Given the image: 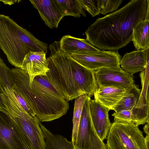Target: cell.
I'll use <instances>...</instances> for the list:
<instances>
[{
  "instance_id": "27",
  "label": "cell",
  "mask_w": 149,
  "mask_h": 149,
  "mask_svg": "<svg viewBox=\"0 0 149 149\" xmlns=\"http://www.w3.org/2000/svg\"><path fill=\"white\" fill-rule=\"evenodd\" d=\"M21 0H0L5 4H8L11 5L17 2H19Z\"/></svg>"
},
{
  "instance_id": "15",
  "label": "cell",
  "mask_w": 149,
  "mask_h": 149,
  "mask_svg": "<svg viewBox=\"0 0 149 149\" xmlns=\"http://www.w3.org/2000/svg\"><path fill=\"white\" fill-rule=\"evenodd\" d=\"M128 87H98L94 94V99L112 110L123 97Z\"/></svg>"
},
{
  "instance_id": "29",
  "label": "cell",
  "mask_w": 149,
  "mask_h": 149,
  "mask_svg": "<svg viewBox=\"0 0 149 149\" xmlns=\"http://www.w3.org/2000/svg\"><path fill=\"white\" fill-rule=\"evenodd\" d=\"M143 130L146 135H149V125L146 124L143 128Z\"/></svg>"
},
{
  "instance_id": "25",
  "label": "cell",
  "mask_w": 149,
  "mask_h": 149,
  "mask_svg": "<svg viewBox=\"0 0 149 149\" xmlns=\"http://www.w3.org/2000/svg\"><path fill=\"white\" fill-rule=\"evenodd\" d=\"M12 88L15 96L23 108L30 116H36L34 110L25 97L14 86Z\"/></svg>"
},
{
  "instance_id": "10",
  "label": "cell",
  "mask_w": 149,
  "mask_h": 149,
  "mask_svg": "<svg viewBox=\"0 0 149 149\" xmlns=\"http://www.w3.org/2000/svg\"><path fill=\"white\" fill-rule=\"evenodd\" d=\"M94 74L99 87H127L134 83L133 75L122 68H103L94 71Z\"/></svg>"
},
{
  "instance_id": "22",
  "label": "cell",
  "mask_w": 149,
  "mask_h": 149,
  "mask_svg": "<svg viewBox=\"0 0 149 149\" xmlns=\"http://www.w3.org/2000/svg\"><path fill=\"white\" fill-rule=\"evenodd\" d=\"M11 69L6 65L3 59L0 58V87H12L14 81L11 74Z\"/></svg>"
},
{
  "instance_id": "8",
  "label": "cell",
  "mask_w": 149,
  "mask_h": 149,
  "mask_svg": "<svg viewBox=\"0 0 149 149\" xmlns=\"http://www.w3.org/2000/svg\"><path fill=\"white\" fill-rule=\"evenodd\" d=\"M75 61L86 68L96 70L103 68L120 69L122 56L118 51L101 50L70 55Z\"/></svg>"
},
{
  "instance_id": "23",
  "label": "cell",
  "mask_w": 149,
  "mask_h": 149,
  "mask_svg": "<svg viewBox=\"0 0 149 149\" xmlns=\"http://www.w3.org/2000/svg\"><path fill=\"white\" fill-rule=\"evenodd\" d=\"M83 9L87 11L93 17L100 13V0H79Z\"/></svg>"
},
{
  "instance_id": "5",
  "label": "cell",
  "mask_w": 149,
  "mask_h": 149,
  "mask_svg": "<svg viewBox=\"0 0 149 149\" xmlns=\"http://www.w3.org/2000/svg\"><path fill=\"white\" fill-rule=\"evenodd\" d=\"M0 111L11 119L16 127L28 149H45L46 143L40 122L23 108L12 88H7L0 92Z\"/></svg>"
},
{
  "instance_id": "7",
  "label": "cell",
  "mask_w": 149,
  "mask_h": 149,
  "mask_svg": "<svg viewBox=\"0 0 149 149\" xmlns=\"http://www.w3.org/2000/svg\"><path fill=\"white\" fill-rule=\"evenodd\" d=\"M91 97L87 95L84 103L79 123L75 149H107L95 129L89 107Z\"/></svg>"
},
{
  "instance_id": "21",
  "label": "cell",
  "mask_w": 149,
  "mask_h": 149,
  "mask_svg": "<svg viewBox=\"0 0 149 149\" xmlns=\"http://www.w3.org/2000/svg\"><path fill=\"white\" fill-rule=\"evenodd\" d=\"M87 95H81L75 100L72 119L73 128L71 140L74 145L76 142L83 107Z\"/></svg>"
},
{
  "instance_id": "20",
  "label": "cell",
  "mask_w": 149,
  "mask_h": 149,
  "mask_svg": "<svg viewBox=\"0 0 149 149\" xmlns=\"http://www.w3.org/2000/svg\"><path fill=\"white\" fill-rule=\"evenodd\" d=\"M64 17L70 15L80 17L86 16L79 0H55Z\"/></svg>"
},
{
  "instance_id": "12",
  "label": "cell",
  "mask_w": 149,
  "mask_h": 149,
  "mask_svg": "<svg viewBox=\"0 0 149 149\" xmlns=\"http://www.w3.org/2000/svg\"><path fill=\"white\" fill-rule=\"evenodd\" d=\"M89 107L92 120L97 133L102 140L107 139L111 123L109 118L110 109L94 99L90 98Z\"/></svg>"
},
{
  "instance_id": "26",
  "label": "cell",
  "mask_w": 149,
  "mask_h": 149,
  "mask_svg": "<svg viewBox=\"0 0 149 149\" xmlns=\"http://www.w3.org/2000/svg\"><path fill=\"white\" fill-rule=\"evenodd\" d=\"M114 120L126 122H132L133 118L132 110H124L118 113L114 112L112 114Z\"/></svg>"
},
{
  "instance_id": "17",
  "label": "cell",
  "mask_w": 149,
  "mask_h": 149,
  "mask_svg": "<svg viewBox=\"0 0 149 149\" xmlns=\"http://www.w3.org/2000/svg\"><path fill=\"white\" fill-rule=\"evenodd\" d=\"M141 92L139 86L134 83L128 87L123 97L112 110L118 113L123 110L133 109L138 103Z\"/></svg>"
},
{
  "instance_id": "4",
  "label": "cell",
  "mask_w": 149,
  "mask_h": 149,
  "mask_svg": "<svg viewBox=\"0 0 149 149\" xmlns=\"http://www.w3.org/2000/svg\"><path fill=\"white\" fill-rule=\"evenodd\" d=\"M0 47L9 62L21 68L26 55L31 52H44L48 45L37 39L9 16L0 15Z\"/></svg>"
},
{
  "instance_id": "11",
  "label": "cell",
  "mask_w": 149,
  "mask_h": 149,
  "mask_svg": "<svg viewBox=\"0 0 149 149\" xmlns=\"http://www.w3.org/2000/svg\"><path fill=\"white\" fill-rule=\"evenodd\" d=\"M42 19L49 28H57L64 17L55 0H30Z\"/></svg>"
},
{
  "instance_id": "32",
  "label": "cell",
  "mask_w": 149,
  "mask_h": 149,
  "mask_svg": "<svg viewBox=\"0 0 149 149\" xmlns=\"http://www.w3.org/2000/svg\"><path fill=\"white\" fill-rule=\"evenodd\" d=\"M146 123L149 125V114L146 121Z\"/></svg>"
},
{
  "instance_id": "14",
  "label": "cell",
  "mask_w": 149,
  "mask_h": 149,
  "mask_svg": "<svg viewBox=\"0 0 149 149\" xmlns=\"http://www.w3.org/2000/svg\"><path fill=\"white\" fill-rule=\"evenodd\" d=\"M59 42L61 50L70 55L99 52L101 51L86 39L77 38L69 35L63 36Z\"/></svg>"
},
{
  "instance_id": "2",
  "label": "cell",
  "mask_w": 149,
  "mask_h": 149,
  "mask_svg": "<svg viewBox=\"0 0 149 149\" xmlns=\"http://www.w3.org/2000/svg\"><path fill=\"white\" fill-rule=\"evenodd\" d=\"M47 58L49 69L46 76L52 85L66 100L84 95H94L98 88L94 71L88 69L60 49L59 41L49 46Z\"/></svg>"
},
{
  "instance_id": "18",
  "label": "cell",
  "mask_w": 149,
  "mask_h": 149,
  "mask_svg": "<svg viewBox=\"0 0 149 149\" xmlns=\"http://www.w3.org/2000/svg\"><path fill=\"white\" fill-rule=\"evenodd\" d=\"M132 41L137 50H143L149 46V22L144 19L133 29Z\"/></svg>"
},
{
  "instance_id": "1",
  "label": "cell",
  "mask_w": 149,
  "mask_h": 149,
  "mask_svg": "<svg viewBox=\"0 0 149 149\" xmlns=\"http://www.w3.org/2000/svg\"><path fill=\"white\" fill-rule=\"evenodd\" d=\"M146 0H132L122 8L97 18L85 32L86 39L102 50L118 51L132 41L133 29L144 19Z\"/></svg>"
},
{
  "instance_id": "13",
  "label": "cell",
  "mask_w": 149,
  "mask_h": 149,
  "mask_svg": "<svg viewBox=\"0 0 149 149\" xmlns=\"http://www.w3.org/2000/svg\"><path fill=\"white\" fill-rule=\"evenodd\" d=\"M46 55L43 51L31 52L24 57L20 68L26 71L28 73L30 86L36 76H46L47 73L49 70Z\"/></svg>"
},
{
  "instance_id": "24",
  "label": "cell",
  "mask_w": 149,
  "mask_h": 149,
  "mask_svg": "<svg viewBox=\"0 0 149 149\" xmlns=\"http://www.w3.org/2000/svg\"><path fill=\"white\" fill-rule=\"evenodd\" d=\"M123 1V0H100V13L105 15L116 10Z\"/></svg>"
},
{
  "instance_id": "30",
  "label": "cell",
  "mask_w": 149,
  "mask_h": 149,
  "mask_svg": "<svg viewBox=\"0 0 149 149\" xmlns=\"http://www.w3.org/2000/svg\"><path fill=\"white\" fill-rule=\"evenodd\" d=\"M145 139L147 148L149 149V135H146Z\"/></svg>"
},
{
  "instance_id": "31",
  "label": "cell",
  "mask_w": 149,
  "mask_h": 149,
  "mask_svg": "<svg viewBox=\"0 0 149 149\" xmlns=\"http://www.w3.org/2000/svg\"><path fill=\"white\" fill-rule=\"evenodd\" d=\"M147 99L149 105V81L148 85L147 91Z\"/></svg>"
},
{
  "instance_id": "19",
  "label": "cell",
  "mask_w": 149,
  "mask_h": 149,
  "mask_svg": "<svg viewBox=\"0 0 149 149\" xmlns=\"http://www.w3.org/2000/svg\"><path fill=\"white\" fill-rule=\"evenodd\" d=\"M45 149H75L71 141H69L63 136L54 134L48 130L44 133Z\"/></svg>"
},
{
  "instance_id": "6",
  "label": "cell",
  "mask_w": 149,
  "mask_h": 149,
  "mask_svg": "<svg viewBox=\"0 0 149 149\" xmlns=\"http://www.w3.org/2000/svg\"><path fill=\"white\" fill-rule=\"evenodd\" d=\"M107 139V149H147L143 132L132 122L114 120Z\"/></svg>"
},
{
  "instance_id": "16",
  "label": "cell",
  "mask_w": 149,
  "mask_h": 149,
  "mask_svg": "<svg viewBox=\"0 0 149 149\" xmlns=\"http://www.w3.org/2000/svg\"><path fill=\"white\" fill-rule=\"evenodd\" d=\"M146 64V58L144 50L135 51L125 54L120 62L121 68L132 75L143 71Z\"/></svg>"
},
{
  "instance_id": "3",
  "label": "cell",
  "mask_w": 149,
  "mask_h": 149,
  "mask_svg": "<svg viewBox=\"0 0 149 149\" xmlns=\"http://www.w3.org/2000/svg\"><path fill=\"white\" fill-rule=\"evenodd\" d=\"M14 86L25 97L41 122H50L65 114L69 104L49 81L47 76H37L30 86L29 77L20 68L11 69Z\"/></svg>"
},
{
  "instance_id": "28",
  "label": "cell",
  "mask_w": 149,
  "mask_h": 149,
  "mask_svg": "<svg viewBox=\"0 0 149 149\" xmlns=\"http://www.w3.org/2000/svg\"><path fill=\"white\" fill-rule=\"evenodd\" d=\"M146 1L147 3V6L146 15L144 19L149 22V0H147Z\"/></svg>"
},
{
  "instance_id": "9",
  "label": "cell",
  "mask_w": 149,
  "mask_h": 149,
  "mask_svg": "<svg viewBox=\"0 0 149 149\" xmlns=\"http://www.w3.org/2000/svg\"><path fill=\"white\" fill-rule=\"evenodd\" d=\"M0 149H28L11 119L0 111Z\"/></svg>"
}]
</instances>
